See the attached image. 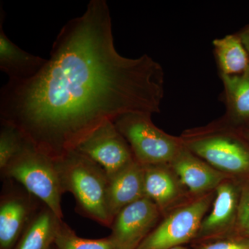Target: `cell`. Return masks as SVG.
<instances>
[{"label": "cell", "mask_w": 249, "mask_h": 249, "mask_svg": "<svg viewBox=\"0 0 249 249\" xmlns=\"http://www.w3.org/2000/svg\"></svg>", "instance_id": "d4e9b609"}, {"label": "cell", "mask_w": 249, "mask_h": 249, "mask_svg": "<svg viewBox=\"0 0 249 249\" xmlns=\"http://www.w3.org/2000/svg\"><path fill=\"white\" fill-rule=\"evenodd\" d=\"M221 76L240 74L249 67V55L238 35H227L213 42Z\"/></svg>", "instance_id": "e0dca14e"}, {"label": "cell", "mask_w": 249, "mask_h": 249, "mask_svg": "<svg viewBox=\"0 0 249 249\" xmlns=\"http://www.w3.org/2000/svg\"><path fill=\"white\" fill-rule=\"evenodd\" d=\"M55 249H119L109 238L85 239L62 221L55 241Z\"/></svg>", "instance_id": "ac0fdd59"}, {"label": "cell", "mask_w": 249, "mask_h": 249, "mask_svg": "<svg viewBox=\"0 0 249 249\" xmlns=\"http://www.w3.org/2000/svg\"><path fill=\"white\" fill-rule=\"evenodd\" d=\"M27 142V139L18 129L11 124L1 123L0 171L22 150Z\"/></svg>", "instance_id": "d6986e66"}, {"label": "cell", "mask_w": 249, "mask_h": 249, "mask_svg": "<svg viewBox=\"0 0 249 249\" xmlns=\"http://www.w3.org/2000/svg\"><path fill=\"white\" fill-rule=\"evenodd\" d=\"M192 197L215 191L230 177L216 170L184 146L169 163Z\"/></svg>", "instance_id": "7c38bea8"}, {"label": "cell", "mask_w": 249, "mask_h": 249, "mask_svg": "<svg viewBox=\"0 0 249 249\" xmlns=\"http://www.w3.org/2000/svg\"><path fill=\"white\" fill-rule=\"evenodd\" d=\"M193 249H249V238L230 236L193 244Z\"/></svg>", "instance_id": "44dd1931"}, {"label": "cell", "mask_w": 249, "mask_h": 249, "mask_svg": "<svg viewBox=\"0 0 249 249\" xmlns=\"http://www.w3.org/2000/svg\"><path fill=\"white\" fill-rule=\"evenodd\" d=\"M221 78L226 111L222 117L210 124L241 132V129L249 124V67L240 74Z\"/></svg>", "instance_id": "4fadbf2b"}, {"label": "cell", "mask_w": 249, "mask_h": 249, "mask_svg": "<svg viewBox=\"0 0 249 249\" xmlns=\"http://www.w3.org/2000/svg\"><path fill=\"white\" fill-rule=\"evenodd\" d=\"M6 179L12 180L63 219V194L55 160L27 142L19 153L1 170Z\"/></svg>", "instance_id": "277c9868"}, {"label": "cell", "mask_w": 249, "mask_h": 249, "mask_svg": "<svg viewBox=\"0 0 249 249\" xmlns=\"http://www.w3.org/2000/svg\"><path fill=\"white\" fill-rule=\"evenodd\" d=\"M248 136H249V134H248Z\"/></svg>", "instance_id": "cb8c5ba5"}, {"label": "cell", "mask_w": 249, "mask_h": 249, "mask_svg": "<svg viewBox=\"0 0 249 249\" xmlns=\"http://www.w3.org/2000/svg\"><path fill=\"white\" fill-rule=\"evenodd\" d=\"M5 13L0 9V70L9 80H27L36 76L47 62L41 58L25 52L10 40L5 34Z\"/></svg>", "instance_id": "5bb4252c"}, {"label": "cell", "mask_w": 249, "mask_h": 249, "mask_svg": "<svg viewBox=\"0 0 249 249\" xmlns=\"http://www.w3.org/2000/svg\"><path fill=\"white\" fill-rule=\"evenodd\" d=\"M75 150L99 165L112 178L135 160L128 142L114 122L106 121Z\"/></svg>", "instance_id": "52a82bcc"}, {"label": "cell", "mask_w": 249, "mask_h": 249, "mask_svg": "<svg viewBox=\"0 0 249 249\" xmlns=\"http://www.w3.org/2000/svg\"><path fill=\"white\" fill-rule=\"evenodd\" d=\"M40 201L27 191L9 183L0 201V249H14L40 208Z\"/></svg>", "instance_id": "30bf717a"}, {"label": "cell", "mask_w": 249, "mask_h": 249, "mask_svg": "<svg viewBox=\"0 0 249 249\" xmlns=\"http://www.w3.org/2000/svg\"><path fill=\"white\" fill-rule=\"evenodd\" d=\"M152 115L127 113L113 122L128 142L134 160L140 164L170 163L183 147L182 139L157 127L152 122Z\"/></svg>", "instance_id": "5b68a950"}, {"label": "cell", "mask_w": 249, "mask_h": 249, "mask_svg": "<svg viewBox=\"0 0 249 249\" xmlns=\"http://www.w3.org/2000/svg\"><path fill=\"white\" fill-rule=\"evenodd\" d=\"M215 192L196 197L174 208L137 249H170L193 242L205 216L209 213Z\"/></svg>", "instance_id": "8992f818"}, {"label": "cell", "mask_w": 249, "mask_h": 249, "mask_svg": "<svg viewBox=\"0 0 249 249\" xmlns=\"http://www.w3.org/2000/svg\"><path fill=\"white\" fill-rule=\"evenodd\" d=\"M234 236L249 238V183L242 186Z\"/></svg>", "instance_id": "ffe728a7"}, {"label": "cell", "mask_w": 249, "mask_h": 249, "mask_svg": "<svg viewBox=\"0 0 249 249\" xmlns=\"http://www.w3.org/2000/svg\"><path fill=\"white\" fill-rule=\"evenodd\" d=\"M142 167L145 196L157 205L163 216L192 198L169 163Z\"/></svg>", "instance_id": "8fae6325"}, {"label": "cell", "mask_w": 249, "mask_h": 249, "mask_svg": "<svg viewBox=\"0 0 249 249\" xmlns=\"http://www.w3.org/2000/svg\"><path fill=\"white\" fill-rule=\"evenodd\" d=\"M164 84L163 67L152 57L117 52L107 1L91 0L60 29L36 76L1 88L0 121L58 160L106 121L160 113Z\"/></svg>", "instance_id": "6da1fadb"}, {"label": "cell", "mask_w": 249, "mask_h": 249, "mask_svg": "<svg viewBox=\"0 0 249 249\" xmlns=\"http://www.w3.org/2000/svg\"><path fill=\"white\" fill-rule=\"evenodd\" d=\"M62 221L42 204L14 249H52Z\"/></svg>", "instance_id": "2e32d148"}, {"label": "cell", "mask_w": 249, "mask_h": 249, "mask_svg": "<svg viewBox=\"0 0 249 249\" xmlns=\"http://www.w3.org/2000/svg\"><path fill=\"white\" fill-rule=\"evenodd\" d=\"M145 196L143 167L135 160L120 173L109 178L107 208L112 220L121 210Z\"/></svg>", "instance_id": "9a60e30c"}, {"label": "cell", "mask_w": 249, "mask_h": 249, "mask_svg": "<svg viewBox=\"0 0 249 249\" xmlns=\"http://www.w3.org/2000/svg\"><path fill=\"white\" fill-rule=\"evenodd\" d=\"M180 137L190 151L227 176L249 175V145L242 132L209 124L187 129Z\"/></svg>", "instance_id": "3957f363"}, {"label": "cell", "mask_w": 249, "mask_h": 249, "mask_svg": "<svg viewBox=\"0 0 249 249\" xmlns=\"http://www.w3.org/2000/svg\"><path fill=\"white\" fill-rule=\"evenodd\" d=\"M242 186L237 178H230L217 186L213 202L193 245L234 236Z\"/></svg>", "instance_id": "9c48e42d"}, {"label": "cell", "mask_w": 249, "mask_h": 249, "mask_svg": "<svg viewBox=\"0 0 249 249\" xmlns=\"http://www.w3.org/2000/svg\"><path fill=\"white\" fill-rule=\"evenodd\" d=\"M170 249H191L186 248V247H183V246H179V247H174V248H172Z\"/></svg>", "instance_id": "603a6c76"}, {"label": "cell", "mask_w": 249, "mask_h": 249, "mask_svg": "<svg viewBox=\"0 0 249 249\" xmlns=\"http://www.w3.org/2000/svg\"><path fill=\"white\" fill-rule=\"evenodd\" d=\"M249 55V27L237 34Z\"/></svg>", "instance_id": "7402d4cb"}, {"label": "cell", "mask_w": 249, "mask_h": 249, "mask_svg": "<svg viewBox=\"0 0 249 249\" xmlns=\"http://www.w3.org/2000/svg\"><path fill=\"white\" fill-rule=\"evenodd\" d=\"M62 193H70L76 200V211L103 227H111L107 195L109 178L93 160L72 150L55 160Z\"/></svg>", "instance_id": "7a4b0ae2"}, {"label": "cell", "mask_w": 249, "mask_h": 249, "mask_svg": "<svg viewBox=\"0 0 249 249\" xmlns=\"http://www.w3.org/2000/svg\"><path fill=\"white\" fill-rule=\"evenodd\" d=\"M162 217L157 205L145 196L116 214L109 238L119 249H137Z\"/></svg>", "instance_id": "ba28073f"}]
</instances>
